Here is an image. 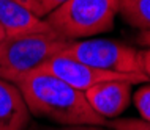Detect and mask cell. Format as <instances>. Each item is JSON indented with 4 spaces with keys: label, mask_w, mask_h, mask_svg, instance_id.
<instances>
[{
    "label": "cell",
    "mask_w": 150,
    "mask_h": 130,
    "mask_svg": "<svg viewBox=\"0 0 150 130\" xmlns=\"http://www.w3.org/2000/svg\"><path fill=\"white\" fill-rule=\"evenodd\" d=\"M16 85L32 116L44 117L59 125H108V119L90 107L82 91L52 74L36 69Z\"/></svg>",
    "instance_id": "6da1fadb"
},
{
    "label": "cell",
    "mask_w": 150,
    "mask_h": 130,
    "mask_svg": "<svg viewBox=\"0 0 150 130\" xmlns=\"http://www.w3.org/2000/svg\"><path fill=\"white\" fill-rule=\"evenodd\" d=\"M70 42L59 33L5 38L0 41V79L16 85L52 56L63 54Z\"/></svg>",
    "instance_id": "7a4b0ae2"
},
{
    "label": "cell",
    "mask_w": 150,
    "mask_h": 130,
    "mask_svg": "<svg viewBox=\"0 0 150 130\" xmlns=\"http://www.w3.org/2000/svg\"><path fill=\"white\" fill-rule=\"evenodd\" d=\"M119 13V0H68L46 17L63 38L76 41L109 31Z\"/></svg>",
    "instance_id": "3957f363"
},
{
    "label": "cell",
    "mask_w": 150,
    "mask_h": 130,
    "mask_svg": "<svg viewBox=\"0 0 150 130\" xmlns=\"http://www.w3.org/2000/svg\"><path fill=\"white\" fill-rule=\"evenodd\" d=\"M63 55L103 71L120 74H145L144 52L114 39H76L65 49Z\"/></svg>",
    "instance_id": "277c9868"
},
{
    "label": "cell",
    "mask_w": 150,
    "mask_h": 130,
    "mask_svg": "<svg viewBox=\"0 0 150 130\" xmlns=\"http://www.w3.org/2000/svg\"><path fill=\"white\" fill-rule=\"evenodd\" d=\"M40 71L59 77L60 80L67 82L73 88L79 89L82 92L98 83L111 82V80L129 82L133 85L150 82L145 74H120V72L103 71V69H96V67L88 66V64H84V63H81L78 60L71 58L68 55H63V54L52 56L49 61H46L40 67Z\"/></svg>",
    "instance_id": "5b68a950"
},
{
    "label": "cell",
    "mask_w": 150,
    "mask_h": 130,
    "mask_svg": "<svg viewBox=\"0 0 150 130\" xmlns=\"http://www.w3.org/2000/svg\"><path fill=\"white\" fill-rule=\"evenodd\" d=\"M0 25L5 38L57 33L46 19L38 17L33 11L13 0H0Z\"/></svg>",
    "instance_id": "8992f818"
},
{
    "label": "cell",
    "mask_w": 150,
    "mask_h": 130,
    "mask_svg": "<svg viewBox=\"0 0 150 130\" xmlns=\"http://www.w3.org/2000/svg\"><path fill=\"white\" fill-rule=\"evenodd\" d=\"M131 86L129 82H103L84 91L90 107L104 119H114L128 108L131 102Z\"/></svg>",
    "instance_id": "52a82bcc"
},
{
    "label": "cell",
    "mask_w": 150,
    "mask_h": 130,
    "mask_svg": "<svg viewBox=\"0 0 150 130\" xmlns=\"http://www.w3.org/2000/svg\"><path fill=\"white\" fill-rule=\"evenodd\" d=\"M30 117L18 85L0 79V130H27Z\"/></svg>",
    "instance_id": "ba28073f"
},
{
    "label": "cell",
    "mask_w": 150,
    "mask_h": 130,
    "mask_svg": "<svg viewBox=\"0 0 150 130\" xmlns=\"http://www.w3.org/2000/svg\"><path fill=\"white\" fill-rule=\"evenodd\" d=\"M119 13L131 27L150 30V0H119Z\"/></svg>",
    "instance_id": "9c48e42d"
},
{
    "label": "cell",
    "mask_w": 150,
    "mask_h": 130,
    "mask_svg": "<svg viewBox=\"0 0 150 130\" xmlns=\"http://www.w3.org/2000/svg\"><path fill=\"white\" fill-rule=\"evenodd\" d=\"M134 107L141 115L142 121L150 122V85H142L133 96Z\"/></svg>",
    "instance_id": "30bf717a"
},
{
    "label": "cell",
    "mask_w": 150,
    "mask_h": 130,
    "mask_svg": "<svg viewBox=\"0 0 150 130\" xmlns=\"http://www.w3.org/2000/svg\"><path fill=\"white\" fill-rule=\"evenodd\" d=\"M106 127H109L111 130H147L142 119H133V117L108 121Z\"/></svg>",
    "instance_id": "8fae6325"
},
{
    "label": "cell",
    "mask_w": 150,
    "mask_h": 130,
    "mask_svg": "<svg viewBox=\"0 0 150 130\" xmlns=\"http://www.w3.org/2000/svg\"><path fill=\"white\" fill-rule=\"evenodd\" d=\"M36 6H38V16L41 19L47 17L52 11H55L59 6H62L63 3H67L68 0H35Z\"/></svg>",
    "instance_id": "7c38bea8"
},
{
    "label": "cell",
    "mask_w": 150,
    "mask_h": 130,
    "mask_svg": "<svg viewBox=\"0 0 150 130\" xmlns=\"http://www.w3.org/2000/svg\"><path fill=\"white\" fill-rule=\"evenodd\" d=\"M101 127L98 125H38V124H33V125H29L27 130H100Z\"/></svg>",
    "instance_id": "4fadbf2b"
},
{
    "label": "cell",
    "mask_w": 150,
    "mask_h": 130,
    "mask_svg": "<svg viewBox=\"0 0 150 130\" xmlns=\"http://www.w3.org/2000/svg\"><path fill=\"white\" fill-rule=\"evenodd\" d=\"M137 44L145 47V49H150V30L141 31V33L137 35Z\"/></svg>",
    "instance_id": "5bb4252c"
},
{
    "label": "cell",
    "mask_w": 150,
    "mask_h": 130,
    "mask_svg": "<svg viewBox=\"0 0 150 130\" xmlns=\"http://www.w3.org/2000/svg\"><path fill=\"white\" fill-rule=\"evenodd\" d=\"M13 2L19 3V5H22V6H25V8H29L30 11H33V13L38 16V6H36L35 0H13ZM38 17H40V16H38Z\"/></svg>",
    "instance_id": "9a60e30c"
},
{
    "label": "cell",
    "mask_w": 150,
    "mask_h": 130,
    "mask_svg": "<svg viewBox=\"0 0 150 130\" xmlns=\"http://www.w3.org/2000/svg\"><path fill=\"white\" fill-rule=\"evenodd\" d=\"M144 72L150 80V49L144 50Z\"/></svg>",
    "instance_id": "2e32d148"
},
{
    "label": "cell",
    "mask_w": 150,
    "mask_h": 130,
    "mask_svg": "<svg viewBox=\"0 0 150 130\" xmlns=\"http://www.w3.org/2000/svg\"><path fill=\"white\" fill-rule=\"evenodd\" d=\"M3 39H5V31H3L2 25H0V41H3Z\"/></svg>",
    "instance_id": "e0dca14e"
},
{
    "label": "cell",
    "mask_w": 150,
    "mask_h": 130,
    "mask_svg": "<svg viewBox=\"0 0 150 130\" xmlns=\"http://www.w3.org/2000/svg\"><path fill=\"white\" fill-rule=\"evenodd\" d=\"M144 125H145V129H147V130H150V122H145V121H144Z\"/></svg>",
    "instance_id": "ac0fdd59"
},
{
    "label": "cell",
    "mask_w": 150,
    "mask_h": 130,
    "mask_svg": "<svg viewBox=\"0 0 150 130\" xmlns=\"http://www.w3.org/2000/svg\"><path fill=\"white\" fill-rule=\"evenodd\" d=\"M100 130H108V129H104V127H101V129H100Z\"/></svg>",
    "instance_id": "d6986e66"
}]
</instances>
